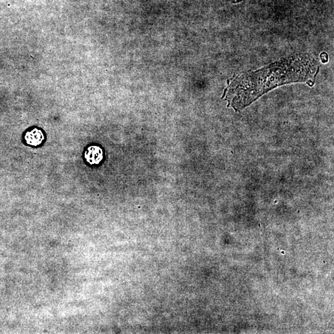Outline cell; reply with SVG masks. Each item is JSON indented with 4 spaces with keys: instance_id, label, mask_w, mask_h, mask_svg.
I'll return each mask as SVG.
<instances>
[{
    "instance_id": "6da1fadb",
    "label": "cell",
    "mask_w": 334,
    "mask_h": 334,
    "mask_svg": "<svg viewBox=\"0 0 334 334\" xmlns=\"http://www.w3.org/2000/svg\"><path fill=\"white\" fill-rule=\"evenodd\" d=\"M319 69V60L312 55H291L264 68L234 76L227 80L223 98L228 107L239 112L278 87L296 82L313 86Z\"/></svg>"
},
{
    "instance_id": "7a4b0ae2",
    "label": "cell",
    "mask_w": 334,
    "mask_h": 334,
    "mask_svg": "<svg viewBox=\"0 0 334 334\" xmlns=\"http://www.w3.org/2000/svg\"><path fill=\"white\" fill-rule=\"evenodd\" d=\"M85 159L90 165H98L104 159V152L100 147L91 145L85 151Z\"/></svg>"
},
{
    "instance_id": "3957f363",
    "label": "cell",
    "mask_w": 334,
    "mask_h": 334,
    "mask_svg": "<svg viewBox=\"0 0 334 334\" xmlns=\"http://www.w3.org/2000/svg\"><path fill=\"white\" fill-rule=\"evenodd\" d=\"M45 139L44 134L41 129L33 128L26 133L25 140L28 144L37 146L41 144Z\"/></svg>"
},
{
    "instance_id": "277c9868",
    "label": "cell",
    "mask_w": 334,
    "mask_h": 334,
    "mask_svg": "<svg viewBox=\"0 0 334 334\" xmlns=\"http://www.w3.org/2000/svg\"><path fill=\"white\" fill-rule=\"evenodd\" d=\"M320 60H321L322 62H323L324 59H325L324 60L325 64H326V63L328 62V55H327V54H326H326H325V57L324 56L323 53H321V54L320 55Z\"/></svg>"
}]
</instances>
